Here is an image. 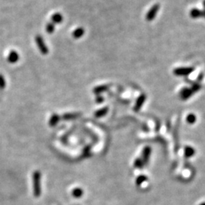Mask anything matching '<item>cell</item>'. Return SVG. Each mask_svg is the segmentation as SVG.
Returning <instances> with one entry per match:
<instances>
[{
    "label": "cell",
    "instance_id": "cell-1",
    "mask_svg": "<svg viewBox=\"0 0 205 205\" xmlns=\"http://www.w3.org/2000/svg\"><path fill=\"white\" fill-rule=\"evenodd\" d=\"M40 173L39 172L36 171L34 173V194L36 197H39L40 194Z\"/></svg>",
    "mask_w": 205,
    "mask_h": 205
},
{
    "label": "cell",
    "instance_id": "cell-2",
    "mask_svg": "<svg viewBox=\"0 0 205 205\" xmlns=\"http://www.w3.org/2000/svg\"><path fill=\"white\" fill-rule=\"evenodd\" d=\"M35 41L40 52L43 55L48 54V53H49V49H48L47 46L46 45L45 42H44V38H43L40 35H37L35 37Z\"/></svg>",
    "mask_w": 205,
    "mask_h": 205
},
{
    "label": "cell",
    "instance_id": "cell-3",
    "mask_svg": "<svg viewBox=\"0 0 205 205\" xmlns=\"http://www.w3.org/2000/svg\"><path fill=\"white\" fill-rule=\"evenodd\" d=\"M158 9H159V5H154V6L151 7V9L149 10V12L146 15V20L151 21L154 19L156 13H157Z\"/></svg>",
    "mask_w": 205,
    "mask_h": 205
},
{
    "label": "cell",
    "instance_id": "cell-4",
    "mask_svg": "<svg viewBox=\"0 0 205 205\" xmlns=\"http://www.w3.org/2000/svg\"><path fill=\"white\" fill-rule=\"evenodd\" d=\"M145 99H146V96L144 94H141V95L139 96L138 98H137V101H136V103H135V107H134L135 111L137 112L141 107H142L143 104H144V101H145Z\"/></svg>",
    "mask_w": 205,
    "mask_h": 205
},
{
    "label": "cell",
    "instance_id": "cell-5",
    "mask_svg": "<svg viewBox=\"0 0 205 205\" xmlns=\"http://www.w3.org/2000/svg\"><path fill=\"white\" fill-rule=\"evenodd\" d=\"M151 149L150 148V147H146L144 148V151H143L142 161L143 163H144H144H147L148 162L150 156H151Z\"/></svg>",
    "mask_w": 205,
    "mask_h": 205
},
{
    "label": "cell",
    "instance_id": "cell-6",
    "mask_svg": "<svg viewBox=\"0 0 205 205\" xmlns=\"http://www.w3.org/2000/svg\"><path fill=\"white\" fill-rule=\"evenodd\" d=\"M84 29L83 27H78V28L75 29L73 32H72V37L75 39H79L82 37L84 34Z\"/></svg>",
    "mask_w": 205,
    "mask_h": 205
},
{
    "label": "cell",
    "instance_id": "cell-7",
    "mask_svg": "<svg viewBox=\"0 0 205 205\" xmlns=\"http://www.w3.org/2000/svg\"><path fill=\"white\" fill-rule=\"evenodd\" d=\"M52 23L55 24H60L63 21V16L60 13L56 12L54 15H52L51 17Z\"/></svg>",
    "mask_w": 205,
    "mask_h": 205
},
{
    "label": "cell",
    "instance_id": "cell-8",
    "mask_svg": "<svg viewBox=\"0 0 205 205\" xmlns=\"http://www.w3.org/2000/svg\"><path fill=\"white\" fill-rule=\"evenodd\" d=\"M109 84H103V85L97 86V87H96L93 90V91H94V94H101V93L104 92V91H107L108 89H109Z\"/></svg>",
    "mask_w": 205,
    "mask_h": 205
},
{
    "label": "cell",
    "instance_id": "cell-9",
    "mask_svg": "<svg viewBox=\"0 0 205 205\" xmlns=\"http://www.w3.org/2000/svg\"><path fill=\"white\" fill-rule=\"evenodd\" d=\"M19 58V56H18V54L16 53L15 51H12L10 53L9 56H8V61L10 62L11 63H15Z\"/></svg>",
    "mask_w": 205,
    "mask_h": 205
},
{
    "label": "cell",
    "instance_id": "cell-10",
    "mask_svg": "<svg viewBox=\"0 0 205 205\" xmlns=\"http://www.w3.org/2000/svg\"><path fill=\"white\" fill-rule=\"evenodd\" d=\"M194 153H195V151H194V149L192 147H189V146H188V147H186L185 148V157L187 158L192 157L193 155L194 154Z\"/></svg>",
    "mask_w": 205,
    "mask_h": 205
},
{
    "label": "cell",
    "instance_id": "cell-11",
    "mask_svg": "<svg viewBox=\"0 0 205 205\" xmlns=\"http://www.w3.org/2000/svg\"><path fill=\"white\" fill-rule=\"evenodd\" d=\"M108 112V108L107 107H105V108H103V109H100V110H97V111L95 113V116L97 117V118H99V117H102L103 115H105Z\"/></svg>",
    "mask_w": 205,
    "mask_h": 205
},
{
    "label": "cell",
    "instance_id": "cell-12",
    "mask_svg": "<svg viewBox=\"0 0 205 205\" xmlns=\"http://www.w3.org/2000/svg\"><path fill=\"white\" fill-rule=\"evenodd\" d=\"M46 32H47V34H53V33L54 32V30H55V25H54V24L52 23V22H49V23H48L46 26Z\"/></svg>",
    "mask_w": 205,
    "mask_h": 205
},
{
    "label": "cell",
    "instance_id": "cell-13",
    "mask_svg": "<svg viewBox=\"0 0 205 205\" xmlns=\"http://www.w3.org/2000/svg\"><path fill=\"white\" fill-rule=\"evenodd\" d=\"M59 119V117H58V115H53V116L51 117L50 120H49V125H55L56 124H57V122Z\"/></svg>",
    "mask_w": 205,
    "mask_h": 205
},
{
    "label": "cell",
    "instance_id": "cell-14",
    "mask_svg": "<svg viewBox=\"0 0 205 205\" xmlns=\"http://www.w3.org/2000/svg\"><path fill=\"white\" fill-rule=\"evenodd\" d=\"M196 121V117L195 115H193V114H191V115H189L187 117V122H189V123L190 124H194V122Z\"/></svg>",
    "mask_w": 205,
    "mask_h": 205
},
{
    "label": "cell",
    "instance_id": "cell-15",
    "mask_svg": "<svg viewBox=\"0 0 205 205\" xmlns=\"http://www.w3.org/2000/svg\"><path fill=\"white\" fill-rule=\"evenodd\" d=\"M73 196L74 197H76V198H79L81 197V196L82 195V190L80 189H74L73 191Z\"/></svg>",
    "mask_w": 205,
    "mask_h": 205
},
{
    "label": "cell",
    "instance_id": "cell-16",
    "mask_svg": "<svg viewBox=\"0 0 205 205\" xmlns=\"http://www.w3.org/2000/svg\"><path fill=\"white\" fill-rule=\"evenodd\" d=\"M143 165H144V163H143L142 160H141V159H137L135 163V166L139 167V168L142 167Z\"/></svg>",
    "mask_w": 205,
    "mask_h": 205
},
{
    "label": "cell",
    "instance_id": "cell-17",
    "mask_svg": "<svg viewBox=\"0 0 205 205\" xmlns=\"http://www.w3.org/2000/svg\"><path fill=\"white\" fill-rule=\"evenodd\" d=\"M76 114H65L64 116L65 119H74L77 116Z\"/></svg>",
    "mask_w": 205,
    "mask_h": 205
},
{
    "label": "cell",
    "instance_id": "cell-18",
    "mask_svg": "<svg viewBox=\"0 0 205 205\" xmlns=\"http://www.w3.org/2000/svg\"><path fill=\"white\" fill-rule=\"evenodd\" d=\"M5 85H6V82H5L4 78L2 76H0V88H4Z\"/></svg>",
    "mask_w": 205,
    "mask_h": 205
},
{
    "label": "cell",
    "instance_id": "cell-19",
    "mask_svg": "<svg viewBox=\"0 0 205 205\" xmlns=\"http://www.w3.org/2000/svg\"><path fill=\"white\" fill-rule=\"evenodd\" d=\"M146 179H147V178H146L145 176H140L137 180V185H140L141 183H142V182H144V181H145Z\"/></svg>",
    "mask_w": 205,
    "mask_h": 205
},
{
    "label": "cell",
    "instance_id": "cell-20",
    "mask_svg": "<svg viewBox=\"0 0 205 205\" xmlns=\"http://www.w3.org/2000/svg\"><path fill=\"white\" fill-rule=\"evenodd\" d=\"M96 102H97V103H101V102H103V98L101 96H98L97 97H96Z\"/></svg>",
    "mask_w": 205,
    "mask_h": 205
},
{
    "label": "cell",
    "instance_id": "cell-21",
    "mask_svg": "<svg viewBox=\"0 0 205 205\" xmlns=\"http://www.w3.org/2000/svg\"><path fill=\"white\" fill-rule=\"evenodd\" d=\"M200 205H205V202L202 203V204H200Z\"/></svg>",
    "mask_w": 205,
    "mask_h": 205
}]
</instances>
